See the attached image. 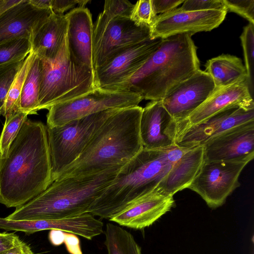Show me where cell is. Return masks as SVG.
I'll return each instance as SVG.
<instances>
[{
	"label": "cell",
	"mask_w": 254,
	"mask_h": 254,
	"mask_svg": "<svg viewBox=\"0 0 254 254\" xmlns=\"http://www.w3.org/2000/svg\"><path fill=\"white\" fill-rule=\"evenodd\" d=\"M123 166L91 175L59 178L5 218L13 220H51L89 213L93 203Z\"/></svg>",
	"instance_id": "3957f363"
},
{
	"label": "cell",
	"mask_w": 254,
	"mask_h": 254,
	"mask_svg": "<svg viewBox=\"0 0 254 254\" xmlns=\"http://www.w3.org/2000/svg\"><path fill=\"white\" fill-rule=\"evenodd\" d=\"M53 12L39 9L29 0L21 2L0 14V44L15 39L30 38L32 32Z\"/></svg>",
	"instance_id": "ffe728a7"
},
{
	"label": "cell",
	"mask_w": 254,
	"mask_h": 254,
	"mask_svg": "<svg viewBox=\"0 0 254 254\" xmlns=\"http://www.w3.org/2000/svg\"><path fill=\"white\" fill-rule=\"evenodd\" d=\"M108 254H141V249L133 236L121 226L108 223L105 231Z\"/></svg>",
	"instance_id": "d4e9b609"
},
{
	"label": "cell",
	"mask_w": 254,
	"mask_h": 254,
	"mask_svg": "<svg viewBox=\"0 0 254 254\" xmlns=\"http://www.w3.org/2000/svg\"><path fill=\"white\" fill-rule=\"evenodd\" d=\"M254 121V108L231 107L182 132L176 137V145L183 148L203 146L227 130Z\"/></svg>",
	"instance_id": "5bb4252c"
},
{
	"label": "cell",
	"mask_w": 254,
	"mask_h": 254,
	"mask_svg": "<svg viewBox=\"0 0 254 254\" xmlns=\"http://www.w3.org/2000/svg\"><path fill=\"white\" fill-rule=\"evenodd\" d=\"M22 0H0V14L21 2Z\"/></svg>",
	"instance_id": "ab89813d"
},
{
	"label": "cell",
	"mask_w": 254,
	"mask_h": 254,
	"mask_svg": "<svg viewBox=\"0 0 254 254\" xmlns=\"http://www.w3.org/2000/svg\"><path fill=\"white\" fill-rule=\"evenodd\" d=\"M173 196L155 191L138 199L109 220L120 226L142 229L151 225L174 206Z\"/></svg>",
	"instance_id": "ac0fdd59"
},
{
	"label": "cell",
	"mask_w": 254,
	"mask_h": 254,
	"mask_svg": "<svg viewBox=\"0 0 254 254\" xmlns=\"http://www.w3.org/2000/svg\"><path fill=\"white\" fill-rule=\"evenodd\" d=\"M250 93L253 97L254 82V24L244 27L240 36Z\"/></svg>",
	"instance_id": "4316f807"
},
{
	"label": "cell",
	"mask_w": 254,
	"mask_h": 254,
	"mask_svg": "<svg viewBox=\"0 0 254 254\" xmlns=\"http://www.w3.org/2000/svg\"><path fill=\"white\" fill-rule=\"evenodd\" d=\"M142 111L139 106L129 107L109 117L59 178L100 173L133 158L143 149L139 129Z\"/></svg>",
	"instance_id": "7a4b0ae2"
},
{
	"label": "cell",
	"mask_w": 254,
	"mask_h": 254,
	"mask_svg": "<svg viewBox=\"0 0 254 254\" xmlns=\"http://www.w3.org/2000/svg\"><path fill=\"white\" fill-rule=\"evenodd\" d=\"M2 254H35L27 244L22 242L19 245L6 251Z\"/></svg>",
	"instance_id": "74e56055"
},
{
	"label": "cell",
	"mask_w": 254,
	"mask_h": 254,
	"mask_svg": "<svg viewBox=\"0 0 254 254\" xmlns=\"http://www.w3.org/2000/svg\"><path fill=\"white\" fill-rule=\"evenodd\" d=\"M120 109L106 110L60 126H46L53 182L78 158L106 120Z\"/></svg>",
	"instance_id": "52a82bcc"
},
{
	"label": "cell",
	"mask_w": 254,
	"mask_h": 254,
	"mask_svg": "<svg viewBox=\"0 0 254 254\" xmlns=\"http://www.w3.org/2000/svg\"><path fill=\"white\" fill-rule=\"evenodd\" d=\"M67 20L64 14H52L32 32L31 50L40 59H55L66 39Z\"/></svg>",
	"instance_id": "7402d4cb"
},
{
	"label": "cell",
	"mask_w": 254,
	"mask_h": 254,
	"mask_svg": "<svg viewBox=\"0 0 254 254\" xmlns=\"http://www.w3.org/2000/svg\"><path fill=\"white\" fill-rule=\"evenodd\" d=\"M184 0H152L155 13L157 15L169 12L183 3Z\"/></svg>",
	"instance_id": "e575fe53"
},
{
	"label": "cell",
	"mask_w": 254,
	"mask_h": 254,
	"mask_svg": "<svg viewBox=\"0 0 254 254\" xmlns=\"http://www.w3.org/2000/svg\"><path fill=\"white\" fill-rule=\"evenodd\" d=\"M149 39V27L137 25L129 17L109 19L100 13L93 24L94 73L128 47Z\"/></svg>",
	"instance_id": "ba28073f"
},
{
	"label": "cell",
	"mask_w": 254,
	"mask_h": 254,
	"mask_svg": "<svg viewBox=\"0 0 254 254\" xmlns=\"http://www.w3.org/2000/svg\"><path fill=\"white\" fill-rule=\"evenodd\" d=\"M36 55L31 50L15 75L5 103L3 116L5 117V120L9 119L14 114L19 111L18 103L22 86Z\"/></svg>",
	"instance_id": "484cf974"
},
{
	"label": "cell",
	"mask_w": 254,
	"mask_h": 254,
	"mask_svg": "<svg viewBox=\"0 0 254 254\" xmlns=\"http://www.w3.org/2000/svg\"><path fill=\"white\" fill-rule=\"evenodd\" d=\"M29 2L34 6L44 9H50V0H29Z\"/></svg>",
	"instance_id": "60d3db41"
},
{
	"label": "cell",
	"mask_w": 254,
	"mask_h": 254,
	"mask_svg": "<svg viewBox=\"0 0 254 254\" xmlns=\"http://www.w3.org/2000/svg\"><path fill=\"white\" fill-rule=\"evenodd\" d=\"M41 76L38 110L49 109L93 90L92 69L77 62L70 54L66 37L57 57L49 61L39 58Z\"/></svg>",
	"instance_id": "8992f818"
},
{
	"label": "cell",
	"mask_w": 254,
	"mask_h": 254,
	"mask_svg": "<svg viewBox=\"0 0 254 254\" xmlns=\"http://www.w3.org/2000/svg\"><path fill=\"white\" fill-rule=\"evenodd\" d=\"M162 39H149L130 46L99 67L94 72L95 88L128 91L131 78L157 50Z\"/></svg>",
	"instance_id": "30bf717a"
},
{
	"label": "cell",
	"mask_w": 254,
	"mask_h": 254,
	"mask_svg": "<svg viewBox=\"0 0 254 254\" xmlns=\"http://www.w3.org/2000/svg\"><path fill=\"white\" fill-rule=\"evenodd\" d=\"M24 60L19 59L0 65V116L3 115L9 90Z\"/></svg>",
	"instance_id": "f546056e"
},
{
	"label": "cell",
	"mask_w": 254,
	"mask_h": 254,
	"mask_svg": "<svg viewBox=\"0 0 254 254\" xmlns=\"http://www.w3.org/2000/svg\"><path fill=\"white\" fill-rule=\"evenodd\" d=\"M204 161H248L254 157V121L234 127L203 145Z\"/></svg>",
	"instance_id": "9a60e30c"
},
{
	"label": "cell",
	"mask_w": 254,
	"mask_h": 254,
	"mask_svg": "<svg viewBox=\"0 0 254 254\" xmlns=\"http://www.w3.org/2000/svg\"><path fill=\"white\" fill-rule=\"evenodd\" d=\"M28 115L18 111L9 119L5 120L0 136V157H4L13 140L17 136L20 129L27 119Z\"/></svg>",
	"instance_id": "f1b7e54d"
},
{
	"label": "cell",
	"mask_w": 254,
	"mask_h": 254,
	"mask_svg": "<svg viewBox=\"0 0 254 254\" xmlns=\"http://www.w3.org/2000/svg\"><path fill=\"white\" fill-rule=\"evenodd\" d=\"M216 89L210 76L199 69L172 89L161 101L178 124L199 107Z\"/></svg>",
	"instance_id": "4fadbf2b"
},
{
	"label": "cell",
	"mask_w": 254,
	"mask_h": 254,
	"mask_svg": "<svg viewBox=\"0 0 254 254\" xmlns=\"http://www.w3.org/2000/svg\"><path fill=\"white\" fill-rule=\"evenodd\" d=\"M184 11H197L208 10H223L227 9L223 0H187L178 8Z\"/></svg>",
	"instance_id": "836d02e7"
},
{
	"label": "cell",
	"mask_w": 254,
	"mask_h": 254,
	"mask_svg": "<svg viewBox=\"0 0 254 254\" xmlns=\"http://www.w3.org/2000/svg\"><path fill=\"white\" fill-rule=\"evenodd\" d=\"M138 93L116 91L96 88L72 100L51 107L47 115V127L64 125L70 121L112 109L138 106L143 100Z\"/></svg>",
	"instance_id": "9c48e42d"
},
{
	"label": "cell",
	"mask_w": 254,
	"mask_h": 254,
	"mask_svg": "<svg viewBox=\"0 0 254 254\" xmlns=\"http://www.w3.org/2000/svg\"><path fill=\"white\" fill-rule=\"evenodd\" d=\"M64 243L70 254H82L80 241L76 235L64 232Z\"/></svg>",
	"instance_id": "8d00e7d4"
},
{
	"label": "cell",
	"mask_w": 254,
	"mask_h": 254,
	"mask_svg": "<svg viewBox=\"0 0 254 254\" xmlns=\"http://www.w3.org/2000/svg\"><path fill=\"white\" fill-rule=\"evenodd\" d=\"M227 11H184L178 8L157 16L150 26V39H165L181 34L210 31L223 21Z\"/></svg>",
	"instance_id": "7c38bea8"
},
{
	"label": "cell",
	"mask_w": 254,
	"mask_h": 254,
	"mask_svg": "<svg viewBox=\"0 0 254 254\" xmlns=\"http://www.w3.org/2000/svg\"><path fill=\"white\" fill-rule=\"evenodd\" d=\"M41 64L36 55L24 82L18 103L19 111L36 114L39 108Z\"/></svg>",
	"instance_id": "cb8c5ba5"
},
{
	"label": "cell",
	"mask_w": 254,
	"mask_h": 254,
	"mask_svg": "<svg viewBox=\"0 0 254 254\" xmlns=\"http://www.w3.org/2000/svg\"><path fill=\"white\" fill-rule=\"evenodd\" d=\"M22 242L14 233L0 232V254L19 245Z\"/></svg>",
	"instance_id": "d590c367"
},
{
	"label": "cell",
	"mask_w": 254,
	"mask_h": 254,
	"mask_svg": "<svg viewBox=\"0 0 254 254\" xmlns=\"http://www.w3.org/2000/svg\"><path fill=\"white\" fill-rule=\"evenodd\" d=\"M254 108L248 81L216 89L211 95L188 118L177 124L176 137L190 127L231 107Z\"/></svg>",
	"instance_id": "e0dca14e"
},
{
	"label": "cell",
	"mask_w": 254,
	"mask_h": 254,
	"mask_svg": "<svg viewBox=\"0 0 254 254\" xmlns=\"http://www.w3.org/2000/svg\"><path fill=\"white\" fill-rule=\"evenodd\" d=\"M134 4L128 0H105L104 9L101 13L110 19L115 17L130 18Z\"/></svg>",
	"instance_id": "1f68e13d"
},
{
	"label": "cell",
	"mask_w": 254,
	"mask_h": 254,
	"mask_svg": "<svg viewBox=\"0 0 254 254\" xmlns=\"http://www.w3.org/2000/svg\"><path fill=\"white\" fill-rule=\"evenodd\" d=\"M53 183L47 127L28 118L0 157V203L20 207Z\"/></svg>",
	"instance_id": "6da1fadb"
},
{
	"label": "cell",
	"mask_w": 254,
	"mask_h": 254,
	"mask_svg": "<svg viewBox=\"0 0 254 254\" xmlns=\"http://www.w3.org/2000/svg\"><path fill=\"white\" fill-rule=\"evenodd\" d=\"M31 50L29 38H19L0 44V65L25 59Z\"/></svg>",
	"instance_id": "83f0119b"
},
{
	"label": "cell",
	"mask_w": 254,
	"mask_h": 254,
	"mask_svg": "<svg viewBox=\"0 0 254 254\" xmlns=\"http://www.w3.org/2000/svg\"><path fill=\"white\" fill-rule=\"evenodd\" d=\"M180 149L172 163L171 170L154 190L164 196H173L188 188L204 162L203 146Z\"/></svg>",
	"instance_id": "d6986e66"
},
{
	"label": "cell",
	"mask_w": 254,
	"mask_h": 254,
	"mask_svg": "<svg viewBox=\"0 0 254 254\" xmlns=\"http://www.w3.org/2000/svg\"><path fill=\"white\" fill-rule=\"evenodd\" d=\"M139 129L143 148L162 150L176 145L177 123L161 100L151 101L142 108Z\"/></svg>",
	"instance_id": "2e32d148"
},
{
	"label": "cell",
	"mask_w": 254,
	"mask_h": 254,
	"mask_svg": "<svg viewBox=\"0 0 254 254\" xmlns=\"http://www.w3.org/2000/svg\"><path fill=\"white\" fill-rule=\"evenodd\" d=\"M190 34L163 39L158 48L131 78L127 90L143 99L161 100L200 69L197 47Z\"/></svg>",
	"instance_id": "277c9868"
},
{
	"label": "cell",
	"mask_w": 254,
	"mask_h": 254,
	"mask_svg": "<svg viewBox=\"0 0 254 254\" xmlns=\"http://www.w3.org/2000/svg\"><path fill=\"white\" fill-rule=\"evenodd\" d=\"M65 15L67 20L66 42L70 54L77 62L93 70V23L90 10L85 6H77Z\"/></svg>",
	"instance_id": "44dd1931"
},
{
	"label": "cell",
	"mask_w": 254,
	"mask_h": 254,
	"mask_svg": "<svg viewBox=\"0 0 254 254\" xmlns=\"http://www.w3.org/2000/svg\"><path fill=\"white\" fill-rule=\"evenodd\" d=\"M172 166L166 149L143 148L121 168L93 203L89 213L110 219L135 200L154 191Z\"/></svg>",
	"instance_id": "5b68a950"
},
{
	"label": "cell",
	"mask_w": 254,
	"mask_h": 254,
	"mask_svg": "<svg viewBox=\"0 0 254 254\" xmlns=\"http://www.w3.org/2000/svg\"><path fill=\"white\" fill-rule=\"evenodd\" d=\"M157 16L152 0H140L134 4L130 18L137 25L150 27Z\"/></svg>",
	"instance_id": "4dcf8cb0"
},
{
	"label": "cell",
	"mask_w": 254,
	"mask_h": 254,
	"mask_svg": "<svg viewBox=\"0 0 254 254\" xmlns=\"http://www.w3.org/2000/svg\"><path fill=\"white\" fill-rule=\"evenodd\" d=\"M64 232L59 230H51L49 234L51 243L55 246H59L64 243Z\"/></svg>",
	"instance_id": "f35d334b"
},
{
	"label": "cell",
	"mask_w": 254,
	"mask_h": 254,
	"mask_svg": "<svg viewBox=\"0 0 254 254\" xmlns=\"http://www.w3.org/2000/svg\"><path fill=\"white\" fill-rule=\"evenodd\" d=\"M248 161H204L189 189L198 194L212 208L224 204L240 186V175Z\"/></svg>",
	"instance_id": "8fae6325"
},
{
	"label": "cell",
	"mask_w": 254,
	"mask_h": 254,
	"mask_svg": "<svg viewBox=\"0 0 254 254\" xmlns=\"http://www.w3.org/2000/svg\"><path fill=\"white\" fill-rule=\"evenodd\" d=\"M227 10L236 13L254 24V0H223Z\"/></svg>",
	"instance_id": "d6a6232c"
},
{
	"label": "cell",
	"mask_w": 254,
	"mask_h": 254,
	"mask_svg": "<svg viewBox=\"0 0 254 254\" xmlns=\"http://www.w3.org/2000/svg\"><path fill=\"white\" fill-rule=\"evenodd\" d=\"M205 70L212 78L217 89L248 81V75L241 59L222 54L207 61Z\"/></svg>",
	"instance_id": "603a6c76"
}]
</instances>
